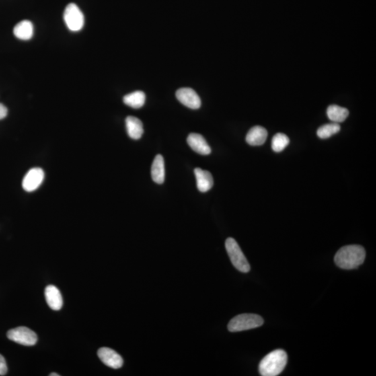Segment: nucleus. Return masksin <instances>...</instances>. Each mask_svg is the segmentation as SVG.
Here are the masks:
<instances>
[{"instance_id": "5701e85b", "label": "nucleus", "mask_w": 376, "mask_h": 376, "mask_svg": "<svg viewBox=\"0 0 376 376\" xmlns=\"http://www.w3.org/2000/svg\"><path fill=\"white\" fill-rule=\"evenodd\" d=\"M60 374L55 373H52L51 374H50V376H60Z\"/></svg>"}, {"instance_id": "2eb2a0df", "label": "nucleus", "mask_w": 376, "mask_h": 376, "mask_svg": "<svg viewBox=\"0 0 376 376\" xmlns=\"http://www.w3.org/2000/svg\"><path fill=\"white\" fill-rule=\"evenodd\" d=\"M126 129L128 135L133 140H139L144 133L143 124L139 118L128 116L126 120Z\"/></svg>"}, {"instance_id": "7ed1b4c3", "label": "nucleus", "mask_w": 376, "mask_h": 376, "mask_svg": "<svg viewBox=\"0 0 376 376\" xmlns=\"http://www.w3.org/2000/svg\"><path fill=\"white\" fill-rule=\"evenodd\" d=\"M264 319L260 315L254 313H243L233 318L229 324L228 330L231 332L251 330L262 326Z\"/></svg>"}, {"instance_id": "1a4fd4ad", "label": "nucleus", "mask_w": 376, "mask_h": 376, "mask_svg": "<svg viewBox=\"0 0 376 376\" xmlns=\"http://www.w3.org/2000/svg\"><path fill=\"white\" fill-rule=\"evenodd\" d=\"M98 355L101 361L112 369H117L124 364L122 356L114 350L109 348H101L98 350Z\"/></svg>"}, {"instance_id": "a211bd4d", "label": "nucleus", "mask_w": 376, "mask_h": 376, "mask_svg": "<svg viewBox=\"0 0 376 376\" xmlns=\"http://www.w3.org/2000/svg\"><path fill=\"white\" fill-rule=\"evenodd\" d=\"M146 95L143 91H137L125 95L124 103L130 108L139 109L145 103Z\"/></svg>"}, {"instance_id": "9b49d317", "label": "nucleus", "mask_w": 376, "mask_h": 376, "mask_svg": "<svg viewBox=\"0 0 376 376\" xmlns=\"http://www.w3.org/2000/svg\"><path fill=\"white\" fill-rule=\"evenodd\" d=\"M47 303L54 311H59L63 306V299L60 290L56 286L49 285L45 290Z\"/></svg>"}, {"instance_id": "4be33fe9", "label": "nucleus", "mask_w": 376, "mask_h": 376, "mask_svg": "<svg viewBox=\"0 0 376 376\" xmlns=\"http://www.w3.org/2000/svg\"><path fill=\"white\" fill-rule=\"evenodd\" d=\"M8 110L7 107L0 103V120H3L7 116Z\"/></svg>"}, {"instance_id": "aec40b11", "label": "nucleus", "mask_w": 376, "mask_h": 376, "mask_svg": "<svg viewBox=\"0 0 376 376\" xmlns=\"http://www.w3.org/2000/svg\"><path fill=\"white\" fill-rule=\"evenodd\" d=\"M289 142V138L286 134H276L272 140V149L274 152L280 153L287 147Z\"/></svg>"}, {"instance_id": "4468645a", "label": "nucleus", "mask_w": 376, "mask_h": 376, "mask_svg": "<svg viewBox=\"0 0 376 376\" xmlns=\"http://www.w3.org/2000/svg\"><path fill=\"white\" fill-rule=\"evenodd\" d=\"M151 177L154 182L163 184L165 181V162L161 155H157L154 159L151 167Z\"/></svg>"}, {"instance_id": "f257e3e1", "label": "nucleus", "mask_w": 376, "mask_h": 376, "mask_svg": "<svg viewBox=\"0 0 376 376\" xmlns=\"http://www.w3.org/2000/svg\"><path fill=\"white\" fill-rule=\"evenodd\" d=\"M365 249L360 245H347L342 247L334 256L337 266L345 270L358 268L364 262Z\"/></svg>"}, {"instance_id": "423d86ee", "label": "nucleus", "mask_w": 376, "mask_h": 376, "mask_svg": "<svg viewBox=\"0 0 376 376\" xmlns=\"http://www.w3.org/2000/svg\"><path fill=\"white\" fill-rule=\"evenodd\" d=\"M7 337L13 342L23 346H34L37 342L36 333L25 327H18L7 332Z\"/></svg>"}, {"instance_id": "dca6fc26", "label": "nucleus", "mask_w": 376, "mask_h": 376, "mask_svg": "<svg viewBox=\"0 0 376 376\" xmlns=\"http://www.w3.org/2000/svg\"><path fill=\"white\" fill-rule=\"evenodd\" d=\"M13 34L16 38L23 41L30 40L34 34V27L30 21H23L17 23L14 29Z\"/></svg>"}, {"instance_id": "ddd939ff", "label": "nucleus", "mask_w": 376, "mask_h": 376, "mask_svg": "<svg viewBox=\"0 0 376 376\" xmlns=\"http://www.w3.org/2000/svg\"><path fill=\"white\" fill-rule=\"evenodd\" d=\"M268 132L262 126H256L249 130L246 136V142L251 146H261L266 142Z\"/></svg>"}, {"instance_id": "9d476101", "label": "nucleus", "mask_w": 376, "mask_h": 376, "mask_svg": "<svg viewBox=\"0 0 376 376\" xmlns=\"http://www.w3.org/2000/svg\"><path fill=\"white\" fill-rule=\"evenodd\" d=\"M187 142L191 149L196 153L201 154V155H209L211 153L210 146L208 145L203 136L200 134L191 133L189 134Z\"/></svg>"}, {"instance_id": "f8f14e48", "label": "nucleus", "mask_w": 376, "mask_h": 376, "mask_svg": "<svg viewBox=\"0 0 376 376\" xmlns=\"http://www.w3.org/2000/svg\"><path fill=\"white\" fill-rule=\"evenodd\" d=\"M198 190L202 192H206L213 186V179L208 171L200 168L194 169Z\"/></svg>"}, {"instance_id": "f03ea898", "label": "nucleus", "mask_w": 376, "mask_h": 376, "mask_svg": "<svg viewBox=\"0 0 376 376\" xmlns=\"http://www.w3.org/2000/svg\"><path fill=\"white\" fill-rule=\"evenodd\" d=\"M288 356L283 350H276L264 357L259 364V373L263 376H276L283 371Z\"/></svg>"}, {"instance_id": "0eeeda50", "label": "nucleus", "mask_w": 376, "mask_h": 376, "mask_svg": "<svg viewBox=\"0 0 376 376\" xmlns=\"http://www.w3.org/2000/svg\"><path fill=\"white\" fill-rule=\"evenodd\" d=\"M44 177V171L42 169H30L23 179V189L28 192H34L42 184Z\"/></svg>"}, {"instance_id": "39448f33", "label": "nucleus", "mask_w": 376, "mask_h": 376, "mask_svg": "<svg viewBox=\"0 0 376 376\" xmlns=\"http://www.w3.org/2000/svg\"><path fill=\"white\" fill-rule=\"evenodd\" d=\"M64 18L66 26L72 32H78L85 25L83 13L75 4H69L66 7Z\"/></svg>"}, {"instance_id": "f3484780", "label": "nucleus", "mask_w": 376, "mask_h": 376, "mask_svg": "<svg viewBox=\"0 0 376 376\" xmlns=\"http://www.w3.org/2000/svg\"><path fill=\"white\" fill-rule=\"evenodd\" d=\"M348 114L349 112L346 108L336 105H330L327 110V117L337 124L344 122L348 117Z\"/></svg>"}, {"instance_id": "20e7f679", "label": "nucleus", "mask_w": 376, "mask_h": 376, "mask_svg": "<svg viewBox=\"0 0 376 376\" xmlns=\"http://www.w3.org/2000/svg\"><path fill=\"white\" fill-rule=\"evenodd\" d=\"M225 247L233 266L240 272L244 273L249 272L250 266L235 240L232 238L227 239L225 242Z\"/></svg>"}, {"instance_id": "412c9836", "label": "nucleus", "mask_w": 376, "mask_h": 376, "mask_svg": "<svg viewBox=\"0 0 376 376\" xmlns=\"http://www.w3.org/2000/svg\"><path fill=\"white\" fill-rule=\"evenodd\" d=\"M7 372V365L5 358L0 354V375H5Z\"/></svg>"}, {"instance_id": "6e6552de", "label": "nucleus", "mask_w": 376, "mask_h": 376, "mask_svg": "<svg viewBox=\"0 0 376 376\" xmlns=\"http://www.w3.org/2000/svg\"><path fill=\"white\" fill-rule=\"evenodd\" d=\"M176 98L183 105L193 110H197L202 105L200 96L190 88H181L176 93Z\"/></svg>"}, {"instance_id": "6ab92c4d", "label": "nucleus", "mask_w": 376, "mask_h": 376, "mask_svg": "<svg viewBox=\"0 0 376 376\" xmlns=\"http://www.w3.org/2000/svg\"><path fill=\"white\" fill-rule=\"evenodd\" d=\"M340 130V126L337 123L325 124L321 126L317 130V135L321 139H327V138L332 137L334 134L338 133Z\"/></svg>"}]
</instances>
